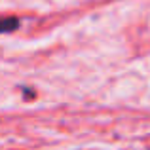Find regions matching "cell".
<instances>
[{
  "instance_id": "cell-1",
  "label": "cell",
  "mask_w": 150,
  "mask_h": 150,
  "mask_svg": "<svg viewBox=\"0 0 150 150\" xmlns=\"http://www.w3.org/2000/svg\"><path fill=\"white\" fill-rule=\"evenodd\" d=\"M17 25H19V21H17L15 17H11V19H4V21H2V30H4V33H10V30L17 29Z\"/></svg>"
}]
</instances>
